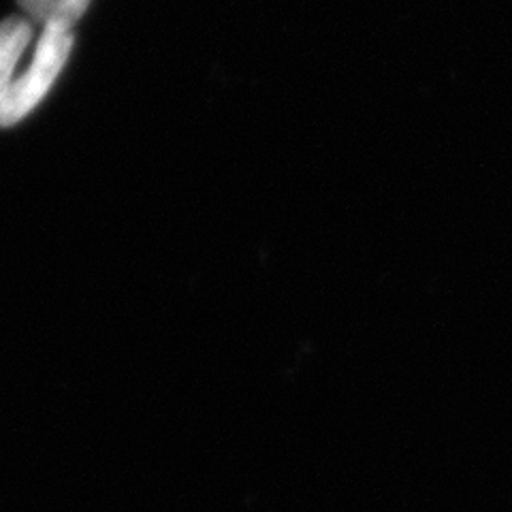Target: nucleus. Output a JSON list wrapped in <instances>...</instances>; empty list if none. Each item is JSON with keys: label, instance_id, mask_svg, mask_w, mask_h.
Masks as SVG:
<instances>
[{"label": "nucleus", "instance_id": "2", "mask_svg": "<svg viewBox=\"0 0 512 512\" xmlns=\"http://www.w3.org/2000/svg\"><path fill=\"white\" fill-rule=\"evenodd\" d=\"M35 37V24L22 15H9L0 22V103L15 82V69Z\"/></svg>", "mask_w": 512, "mask_h": 512}, {"label": "nucleus", "instance_id": "3", "mask_svg": "<svg viewBox=\"0 0 512 512\" xmlns=\"http://www.w3.org/2000/svg\"><path fill=\"white\" fill-rule=\"evenodd\" d=\"M92 0H18L20 9L32 24H60L73 28L84 18Z\"/></svg>", "mask_w": 512, "mask_h": 512}, {"label": "nucleus", "instance_id": "1", "mask_svg": "<svg viewBox=\"0 0 512 512\" xmlns=\"http://www.w3.org/2000/svg\"><path fill=\"white\" fill-rule=\"evenodd\" d=\"M73 41V28L60 24L43 26L32 62L22 75L15 77L0 103V126L7 128L22 122L45 99L71 56Z\"/></svg>", "mask_w": 512, "mask_h": 512}]
</instances>
